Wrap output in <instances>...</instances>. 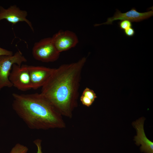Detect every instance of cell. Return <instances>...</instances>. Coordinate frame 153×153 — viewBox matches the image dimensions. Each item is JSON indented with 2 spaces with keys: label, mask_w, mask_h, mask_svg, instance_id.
Segmentation results:
<instances>
[{
  "label": "cell",
  "mask_w": 153,
  "mask_h": 153,
  "mask_svg": "<svg viewBox=\"0 0 153 153\" xmlns=\"http://www.w3.org/2000/svg\"><path fill=\"white\" fill-rule=\"evenodd\" d=\"M86 61V58L83 57L76 62L55 68L42 87L40 93L63 116L72 118L78 106L82 73Z\"/></svg>",
  "instance_id": "obj_1"
},
{
  "label": "cell",
  "mask_w": 153,
  "mask_h": 153,
  "mask_svg": "<svg viewBox=\"0 0 153 153\" xmlns=\"http://www.w3.org/2000/svg\"><path fill=\"white\" fill-rule=\"evenodd\" d=\"M12 108L31 129L47 130L66 127L63 116L41 93L12 94Z\"/></svg>",
  "instance_id": "obj_2"
},
{
  "label": "cell",
  "mask_w": 153,
  "mask_h": 153,
  "mask_svg": "<svg viewBox=\"0 0 153 153\" xmlns=\"http://www.w3.org/2000/svg\"><path fill=\"white\" fill-rule=\"evenodd\" d=\"M27 60L19 50L11 55L0 56V90L4 87L11 88L12 85L9 79L13 65L21 66Z\"/></svg>",
  "instance_id": "obj_3"
},
{
  "label": "cell",
  "mask_w": 153,
  "mask_h": 153,
  "mask_svg": "<svg viewBox=\"0 0 153 153\" xmlns=\"http://www.w3.org/2000/svg\"><path fill=\"white\" fill-rule=\"evenodd\" d=\"M60 54L54 46L51 37L44 38L35 42L32 49L33 58L44 62L56 61Z\"/></svg>",
  "instance_id": "obj_4"
},
{
  "label": "cell",
  "mask_w": 153,
  "mask_h": 153,
  "mask_svg": "<svg viewBox=\"0 0 153 153\" xmlns=\"http://www.w3.org/2000/svg\"><path fill=\"white\" fill-rule=\"evenodd\" d=\"M9 79L12 86L19 90L25 91L32 89L28 65L13 64Z\"/></svg>",
  "instance_id": "obj_5"
},
{
  "label": "cell",
  "mask_w": 153,
  "mask_h": 153,
  "mask_svg": "<svg viewBox=\"0 0 153 153\" xmlns=\"http://www.w3.org/2000/svg\"><path fill=\"white\" fill-rule=\"evenodd\" d=\"M27 11L21 10L16 5H11L7 8L0 6V21L5 19L13 25L24 22L33 32L34 29L31 22L27 18Z\"/></svg>",
  "instance_id": "obj_6"
},
{
  "label": "cell",
  "mask_w": 153,
  "mask_h": 153,
  "mask_svg": "<svg viewBox=\"0 0 153 153\" xmlns=\"http://www.w3.org/2000/svg\"><path fill=\"white\" fill-rule=\"evenodd\" d=\"M51 38L54 46L60 53L75 47L78 42L76 34L69 30H60Z\"/></svg>",
  "instance_id": "obj_7"
},
{
  "label": "cell",
  "mask_w": 153,
  "mask_h": 153,
  "mask_svg": "<svg viewBox=\"0 0 153 153\" xmlns=\"http://www.w3.org/2000/svg\"><path fill=\"white\" fill-rule=\"evenodd\" d=\"M28 69L31 88L35 90L44 86L51 76L55 68L28 65Z\"/></svg>",
  "instance_id": "obj_8"
},
{
  "label": "cell",
  "mask_w": 153,
  "mask_h": 153,
  "mask_svg": "<svg viewBox=\"0 0 153 153\" xmlns=\"http://www.w3.org/2000/svg\"><path fill=\"white\" fill-rule=\"evenodd\" d=\"M153 14V10L146 12H140L134 8L124 13H122L117 10L114 16L108 18L106 22L101 24H96L94 26H96L103 24H112L113 21L117 20H127L131 22H139L149 18L152 16Z\"/></svg>",
  "instance_id": "obj_9"
},
{
  "label": "cell",
  "mask_w": 153,
  "mask_h": 153,
  "mask_svg": "<svg viewBox=\"0 0 153 153\" xmlns=\"http://www.w3.org/2000/svg\"><path fill=\"white\" fill-rule=\"evenodd\" d=\"M144 119L141 118L133 122V125L137 131V135L134 137L136 144L141 146L140 150L145 153H153V142L146 137L143 128Z\"/></svg>",
  "instance_id": "obj_10"
},
{
  "label": "cell",
  "mask_w": 153,
  "mask_h": 153,
  "mask_svg": "<svg viewBox=\"0 0 153 153\" xmlns=\"http://www.w3.org/2000/svg\"><path fill=\"white\" fill-rule=\"evenodd\" d=\"M27 147L19 143H16L12 148L10 153H27Z\"/></svg>",
  "instance_id": "obj_11"
},
{
  "label": "cell",
  "mask_w": 153,
  "mask_h": 153,
  "mask_svg": "<svg viewBox=\"0 0 153 153\" xmlns=\"http://www.w3.org/2000/svg\"><path fill=\"white\" fill-rule=\"evenodd\" d=\"M82 95L87 97L93 102L95 98L97 97V96L94 91L87 87L84 90Z\"/></svg>",
  "instance_id": "obj_12"
},
{
  "label": "cell",
  "mask_w": 153,
  "mask_h": 153,
  "mask_svg": "<svg viewBox=\"0 0 153 153\" xmlns=\"http://www.w3.org/2000/svg\"><path fill=\"white\" fill-rule=\"evenodd\" d=\"M118 25L120 29L125 30L131 27L132 24L131 22L127 20H124L118 22Z\"/></svg>",
  "instance_id": "obj_13"
},
{
  "label": "cell",
  "mask_w": 153,
  "mask_h": 153,
  "mask_svg": "<svg viewBox=\"0 0 153 153\" xmlns=\"http://www.w3.org/2000/svg\"><path fill=\"white\" fill-rule=\"evenodd\" d=\"M80 100L83 105L87 107L90 106L93 103V102L88 98L82 95L80 97Z\"/></svg>",
  "instance_id": "obj_14"
},
{
  "label": "cell",
  "mask_w": 153,
  "mask_h": 153,
  "mask_svg": "<svg viewBox=\"0 0 153 153\" xmlns=\"http://www.w3.org/2000/svg\"><path fill=\"white\" fill-rule=\"evenodd\" d=\"M41 140L40 139H37L34 141L33 143L36 146L37 148V151L36 153H42V150Z\"/></svg>",
  "instance_id": "obj_15"
},
{
  "label": "cell",
  "mask_w": 153,
  "mask_h": 153,
  "mask_svg": "<svg viewBox=\"0 0 153 153\" xmlns=\"http://www.w3.org/2000/svg\"><path fill=\"white\" fill-rule=\"evenodd\" d=\"M124 33L126 36L131 37L135 35V31L133 28L130 27L124 30Z\"/></svg>",
  "instance_id": "obj_16"
},
{
  "label": "cell",
  "mask_w": 153,
  "mask_h": 153,
  "mask_svg": "<svg viewBox=\"0 0 153 153\" xmlns=\"http://www.w3.org/2000/svg\"><path fill=\"white\" fill-rule=\"evenodd\" d=\"M13 54V52L2 48L0 47V56L2 55H11Z\"/></svg>",
  "instance_id": "obj_17"
}]
</instances>
